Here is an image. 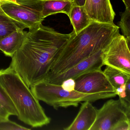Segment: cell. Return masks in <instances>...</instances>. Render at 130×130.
Returning a JSON list of instances; mask_svg holds the SVG:
<instances>
[{"label": "cell", "mask_w": 130, "mask_h": 130, "mask_svg": "<svg viewBox=\"0 0 130 130\" xmlns=\"http://www.w3.org/2000/svg\"><path fill=\"white\" fill-rule=\"evenodd\" d=\"M74 5L79 6H84L86 0H73Z\"/></svg>", "instance_id": "cell-25"}, {"label": "cell", "mask_w": 130, "mask_h": 130, "mask_svg": "<svg viewBox=\"0 0 130 130\" xmlns=\"http://www.w3.org/2000/svg\"><path fill=\"white\" fill-rule=\"evenodd\" d=\"M75 81V90L80 92L88 94L115 93V89L101 69L84 74L77 77Z\"/></svg>", "instance_id": "cell-8"}, {"label": "cell", "mask_w": 130, "mask_h": 130, "mask_svg": "<svg viewBox=\"0 0 130 130\" xmlns=\"http://www.w3.org/2000/svg\"><path fill=\"white\" fill-rule=\"evenodd\" d=\"M74 5L73 0H43V18L58 13L68 16Z\"/></svg>", "instance_id": "cell-13"}, {"label": "cell", "mask_w": 130, "mask_h": 130, "mask_svg": "<svg viewBox=\"0 0 130 130\" xmlns=\"http://www.w3.org/2000/svg\"><path fill=\"white\" fill-rule=\"evenodd\" d=\"M84 7L92 22L114 24L116 14L110 0H86Z\"/></svg>", "instance_id": "cell-10"}, {"label": "cell", "mask_w": 130, "mask_h": 130, "mask_svg": "<svg viewBox=\"0 0 130 130\" xmlns=\"http://www.w3.org/2000/svg\"><path fill=\"white\" fill-rule=\"evenodd\" d=\"M103 50L80 61L65 71L54 75H48L42 81L54 84L61 85V83L69 78L75 79L79 76L91 71L101 69L104 66L102 59Z\"/></svg>", "instance_id": "cell-9"}, {"label": "cell", "mask_w": 130, "mask_h": 130, "mask_svg": "<svg viewBox=\"0 0 130 130\" xmlns=\"http://www.w3.org/2000/svg\"><path fill=\"white\" fill-rule=\"evenodd\" d=\"M126 95H127V100L130 102V80H128L126 84V89H125Z\"/></svg>", "instance_id": "cell-24"}, {"label": "cell", "mask_w": 130, "mask_h": 130, "mask_svg": "<svg viewBox=\"0 0 130 130\" xmlns=\"http://www.w3.org/2000/svg\"><path fill=\"white\" fill-rule=\"evenodd\" d=\"M30 89L39 100L44 102L55 109L70 106L77 107L82 102H92L99 100L113 98L117 95L115 92L88 94L75 90L70 92L63 89L61 85L44 81L35 84Z\"/></svg>", "instance_id": "cell-4"}, {"label": "cell", "mask_w": 130, "mask_h": 130, "mask_svg": "<svg viewBox=\"0 0 130 130\" xmlns=\"http://www.w3.org/2000/svg\"><path fill=\"white\" fill-rule=\"evenodd\" d=\"M27 32L17 30L0 39V50L6 56L12 57L21 47Z\"/></svg>", "instance_id": "cell-12"}, {"label": "cell", "mask_w": 130, "mask_h": 130, "mask_svg": "<svg viewBox=\"0 0 130 130\" xmlns=\"http://www.w3.org/2000/svg\"><path fill=\"white\" fill-rule=\"evenodd\" d=\"M121 28L123 36L125 37L128 46L130 45V9H125L121 14V20L118 23Z\"/></svg>", "instance_id": "cell-17"}, {"label": "cell", "mask_w": 130, "mask_h": 130, "mask_svg": "<svg viewBox=\"0 0 130 130\" xmlns=\"http://www.w3.org/2000/svg\"><path fill=\"white\" fill-rule=\"evenodd\" d=\"M0 83L12 100L20 120L34 128L50 123L51 119L39 100L14 70L10 67L0 70Z\"/></svg>", "instance_id": "cell-3"}, {"label": "cell", "mask_w": 130, "mask_h": 130, "mask_svg": "<svg viewBox=\"0 0 130 130\" xmlns=\"http://www.w3.org/2000/svg\"><path fill=\"white\" fill-rule=\"evenodd\" d=\"M130 102L125 99L110 100L97 109L95 121L89 130H112L116 125L130 119Z\"/></svg>", "instance_id": "cell-6"}, {"label": "cell", "mask_w": 130, "mask_h": 130, "mask_svg": "<svg viewBox=\"0 0 130 130\" xmlns=\"http://www.w3.org/2000/svg\"><path fill=\"white\" fill-rule=\"evenodd\" d=\"M72 34L59 33L42 24L29 29L21 47L12 57L9 67L30 88L47 76Z\"/></svg>", "instance_id": "cell-1"}, {"label": "cell", "mask_w": 130, "mask_h": 130, "mask_svg": "<svg viewBox=\"0 0 130 130\" xmlns=\"http://www.w3.org/2000/svg\"><path fill=\"white\" fill-rule=\"evenodd\" d=\"M125 89H126V84L122 85L115 90V93L116 95H118L119 96V98L125 99L128 102L127 100Z\"/></svg>", "instance_id": "cell-22"}, {"label": "cell", "mask_w": 130, "mask_h": 130, "mask_svg": "<svg viewBox=\"0 0 130 130\" xmlns=\"http://www.w3.org/2000/svg\"><path fill=\"white\" fill-rule=\"evenodd\" d=\"M28 130L30 128L21 126L9 120L0 122V130Z\"/></svg>", "instance_id": "cell-19"}, {"label": "cell", "mask_w": 130, "mask_h": 130, "mask_svg": "<svg viewBox=\"0 0 130 130\" xmlns=\"http://www.w3.org/2000/svg\"><path fill=\"white\" fill-rule=\"evenodd\" d=\"M119 27L115 24L94 22L77 34L73 31L71 37L55 58L47 76L62 73L103 50L119 33Z\"/></svg>", "instance_id": "cell-2"}, {"label": "cell", "mask_w": 130, "mask_h": 130, "mask_svg": "<svg viewBox=\"0 0 130 130\" xmlns=\"http://www.w3.org/2000/svg\"><path fill=\"white\" fill-rule=\"evenodd\" d=\"M25 28L24 25L9 17L0 6V39L15 31Z\"/></svg>", "instance_id": "cell-15"}, {"label": "cell", "mask_w": 130, "mask_h": 130, "mask_svg": "<svg viewBox=\"0 0 130 130\" xmlns=\"http://www.w3.org/2000/svg\"><path fill=\"white\" fill-rule=\"evenodd\" d=\"M130 119H127L119 122L112 130H130Z\"/></svg>", "instance_id": "cell-21"}, {"label": "cell", "mask_w": 130, "mask_h": 130, "mask_svg": "<svg viewBox=\"0 0 130 130\" xmlns=\"http://www.w3.org/2000/svg\"><path fill=\"white\" fill-rule=\"evenodd\" d=\"M75 79L72 78H69L65 80L61 84V86L63 89L70 92L75 90Z\"/></svg>", "instance_id": "cell-20"}, {"label": "cell", "mask_w": 130, "mask_h": 130, "mask_svg": "<svg viewBox=\"0 0 130 130\" xmlns=\"http://www.w3.org/2000/svg\"><path fill=\"white\" fill-rule=\"evenodd\" d=\"M0 105L3 106L10 115H18L17 111L12 100L5 89L0 83Z\"/></svg>", "instance_id": "cell-18"}, {"label": "cell", "mask_w": 130, "mask_h": 130, "mask_svg": "<svg viewBox=\"0 0 130 130\" xmlns=\"http://www.w3.org/2000/svg\"><path fill=\"white\" fill-rule=\"evenodd\" d=\"M125 6V9H130V0H122Z\"/></svg>", "instance_id": "cell-27"}, {"label": "cell", "mask_w": 130, "mask_h": 130, "mask_svg": "<svg viewBox=\"0 0 130 130\" xmlns=\"http://www.w3.org/2000/svg\"><path fill=\"white\" fill-rule=\"evenodd\" d=\"M103 72L114 87L115 91L121 86L126 84L130 80V74L110 66H106Z\"/></svg>", "instance_id": "cell-16"}, {"label": "cell", "mask_w": 130, "mask_h": 130, "mask_svg": "<svg viewBox=\"0 0 130 130\" xmlns=\"http://www.w3.org/2000/svg\"><path fill=\"white\" fill-rule=\"evenodd\" d=\"M68 16L76 34L87 27L92 22L84 6L74 5Z\"/></svg>", "instance_id": "cell-14"}, {"label": "cell", "mask_w": 130, "mask_h": 130, "mask_svg": "<svg viewBox=\"0 0 130 130\" xmlns=\"http://www.w3.org/2000/svg\"><path fill=\"white\" fill-rule=\"evenodd\" d=\"M16 0H0V6L7 3H11L15 2Z\"/></svg>", "instance_id": "cell-26"}, {"label": "cell", "mask_w": 130, "mask_h": 130, "mask_svg": "<svg viewBox=\"0 0 130 130\" xmlns=\"http://www.w3.org/2000/svg\"><path fill=\"white\" fill-rule=\"evenodd\" d=\"M97 109L91 102L85 101L81 104L79 112L73 122L65 130H89L95 121Z\"/></svg>", "instance_id": "cell-11"}, {"label": "cell", "mask_w": 130, "mask_h": 130, "mask_svg": "<svg viewBox=\"0 0 130 130\" xmlns=\"http://www.w3.org/2000/svg\"><path fill=\"white\" fill-rule=\"evenodd\" d=\"M103 65L130 74V51L127 41L120 33L116 36L102 53Z\"/></svg>", "instance_id": "cell-7"}, {"label": "cell", "mask_w": 130, "mask_h": 130, "mask_svg": "<svg viewBox=\"0 0 130 130\" xmlns=\"http://www.w3.org/2000/svg\"><path fill=\"white\" fill-rule=\"evenodd\" d=\"M10 116L8 111L0 105V122L9 120V117Z\"/></svg>", "instance_id": "cell-23"}, {"label": "cell", "mask_w": 130, "mask_h": 130, "mask_svg": "<svg viewBox=\"0 0 130 130\" xmlns=\"http://www.w3.org/2000/svg\"><path fill=\"white\" fill-rule=\"evenodd\" d=\"M1 7L10 18L29 29L39 26L44 20L43 0H16Z\"/></svg>", "instance_id": "cell-5"}]
</instances>
